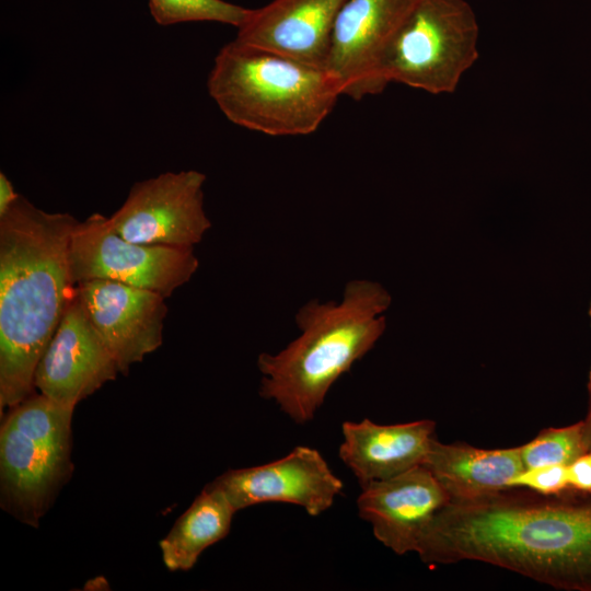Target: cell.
Instances as JSON below:
<instances>
[{
	"instance_id": "21",
	"label": "cell",
	"mask_w": 591,
	"mask_h": 591,
	"mask_svg": "<svg viewBox=\"0 0 591 591\" xmlns=\"http://www.w3.org/2000/svg\"><path fill=\"white\" fill-rule=\"evenodd\" d=\"M569 487L591 493V452H586L567 466Z\"/></svg>"
},
{
	"instance_id": "3",
	"label": "cell",
	"mask_w": 591,
	"mask_h": 591,
	"mask_svg": "<svg viewBox=\"0 0 591 591\" xmlns=\"http://www.w3.org/2000/svg\"><path fill=\"white\" fill-rule=\"evenodd\" d=\"M391 302L381 283L352 279L340 302L303 304L294 315L300 335L277 354L257 358L259 395L296 424L313 420L333 384L383 335Z\"/></svg>"
},
{
	"instance_id": "12",
	"label": "cell",
	"mask_w": 591,
	"mask_h": 591,
	"mask_svg": "<svg viewBox=\"0 0 591 591\" xmlns=\"http://www.w3.org/2000/svg\"><path fill=\"white\" fill-rule=\"evenodd\" d=\"M74 292L119 373L127 375L162 345L167 306L160 293L106 279L78 282Z\"/></svg>"
},
{
	"instance_id": "22",
	"label": "cell",
	"mask_w": 591,
	"mask_h": 591,
	"mask_svg": "<svg viewBox=\"0 0 591 591\" xmlns=\"http://www.w3.org/2000/svg\"><path fill=\"white\" fill-rule=\"evenodd\" d=\"M19 194L14 190V187L8 176L0 173V217H2L11 208L14 201L19 198Z\"/></svg>"
},
{
	"instance_id": "6",
	"label": "cell",
	"mask_w": 591,
	"mask_h": 591,
	"mask_svg": "<svg viewBox=\"0 0 591 591\" xmlns=\"http://www.w3.org/2000/svg\"><path fill=\"white\" fill-rule=\"evenodd\" d=\"M479 26L465 0H417L390 47L385 77L433 95L454 93L477 61Z\"/></svg>"
},
{
	"instance_id": "11",
	"label": "cell",
	"mask_w": 591,
	"mask_h": 591,
	"mask_svg": "<svg viewBox=\"0 0 591 591\" xmlns=\"http://www.w3.org/2000/svg\"><path fill=\"white\" fill-rule=\"evenodd\" d=\"M118 373L113 355L73 292L37 363L35 389L59 404L76 407Z\"/></svg>"
},
{
	"instance_id": "1",
	"label": "cell",
	"mask_w": 591,
	"mask_h": 591,
	"mask_svg": "<svg viewBox=\"0 0 591 591\" xmlns=\"http://www.w3.org/2000/svg\"><path fill=\"white\" fill-rule=\"evenodd\" d=\"M416 553L428 565L480 561L557 590L591 591V493L511 486L450 501Z\"/></svg>"
},
{
	"instance_id": "5",
	"label": "cell",
	"mask_w": 591,
	"mask_h": 591,
	"mask_svg": "<svg viewBox=\"0 0 591 591\" xmlns=\"http://www.w3.org/2000/svg\"><path fill=\"white\" fill-rule=\"evenodd\" d=\"M74 407L38 393L1 415L0 503L37 528L73 472Z\"/></svg>"
},
{
	"instance_id": "10",
	"label": "cell",
	"mask_w": 591,
	"mask_h": 591,
	"mask_svg": "<svg viewBox=\"0 0 591 591\" xmlns=\"http://www.w3.org/2000/svg\"><path fill=\"white\" fill-rule=\"evenodd\" d=\"M235 511L264 502H283L317 517L328 510L344 484L314 448L299 445L276 461L229 470L209 483Z\"/></svg>"
},
{
	"instance_id": "15",
	"label": "cell",
	"mask_w": 591,
	"mask_h": 591,
	"mask_svg": "<svg viewBox=\"0 0 591 591\" xmlns=\"http://www.w3.org/2000/svg\"><path fill=\"white\" fill-rule=\"evenodd\" d=\"M434 430L430 419L396 425H379L368 418L345 421L338 456L364 486L424 465Z\"/></svg>"
},
{
	"instance_id": "18",
	"label": "cell",
	"mask_w": 591,
	"mask_h": 591,
	"mask_svg": "<svg viewBox=\"0 0 591 591\" xmlns=\"http://www.w3.org/2000/svg\"><path fill=\"white\" fill-rule=\"evenodd\" d=\"M586 452L582 420L566 427L546 428L520 447L524 468L568 466Z\"/></svg>"
},
{
	"instance_id": "9",
	"label": "cell",
	"mask_w": 591,
	"mask_h": 591,
	"mask_svg": "<svg viewBox=\"0 0 591 591\" xmlns=\"http://www.w3.org/2000/svg\"><path fill=\"white\" fill-rule=\"evenodd\" d=\"M205 182L206 175L195 170L137 182L108 221L130 242L193 247L211 227L204 208Z\"/></svg>"
},
{
	"instance_id": "7",
	"label": "cell",
	"mask_w": 591,
	"mask_h": 591,
	"mask_svg": "<svg viewBox=\"0 0 591 591\" xmlns=\"http://www.w3.org/2000/svg\"><path fill=\"white\" fill-rule=\"evenodd\" d=\"M73 285L106 279L169 298L199 267L193 247L147 245L120 236L108 218L93 213L74 225L69 244Z\"/></svg>"
},
{
	"instance_id": "14",
	"label": "cell",
	"mask_w": 591,
	"mask_h": 591,
	"mask_svg": "<svg viewBox=\"0 0 591 591\" xmlns=\"http://www.w3.org/2000/svg\"><path fill=\"white\" fill-rule=\"evenodd\" d=\"M347 0H273L248 9L235 40L325 69L336 18Z\"/></svg>"
},
{
	"instance_id": "13",
	"label": "cell",
	"mask_w": 591,
	"mask_h": 591,
	"mask_svg": "<svg viewBox=\"0 0 591 591\" xmlns=\"http://www.w3.org/2000/svg\"><path fill=\"white\" fill-rule=\"evenodd\" d=\"M361 488L357 499L360 518L370 523L375 538L397 555L416 552L425 529L451 501L424 465Z\"/></svg>"
},
{
	"instance_id": "8",
	"label": "cell",
	"mask_w": 591,
	"mask_h": 591,
	"mask_svg": "<svg viewBox=\"0 0 591 591\" xmlns=\"http://www.w3.org/2000/svg\"><path fill=\"white\" fill-rule=\"evenodd\" d=\"M417 0H347L332 33L325 70L340 94L356 101L390 84L385 62L393 39Z\"/></svg>"
},
{
	"instance_id": "2",
	"label": "cell",
	"mask_w": 591,
	"mask_h": 591,
	"mask_svg": "<svg viewBox=\"0 0 591 591\" xmlns=\"http://www.w3.org/2000/svg\"><path fill=\"white\" fill-rule=\"evenodd\" d=\"M69 213L19 196L0 217V412L34 394L37 363L74 292Z\"/></svg>"
},
{
	"instance_id": "20",
	"label": "cell",
	"mask_w": 591,
	"mask_h": 591,
	"mask_svg": "<svg viewBox=\"0 0 591 591\" xmlns=\"http://www.w3.org/2000/svg\"><path fill=\"white\" fill-rule=\"evenodd\" d=\"M511 486L524 487L543 495L559 494L570 488L568 470L564 465L524 468Z\"/></svg>"
},
{
	"instance_id": "24",
	"label": "cell",
	"mask_w": 591,
	"mask_h": 591,
	"mask_svg": "<svg viewBox=\"0 0 591 591\" xmlns=\"http://www.w3.org/2000/svg\"><path fill=\"white\" fill-rule=\"evenodd\" d=\"M589 316H590V321H591V302H590V306H589Z\"/></svg>"
},
{
	"instance_id": "16",
	"label": "cell",
	"mask_w": 591,
	"mask_h": 591,
	"mask_svg": "<svg viewBox=\"0 0 591 591\" xmlns=\"http://www.w3.org/2000/svg\"><path fill=\"white\" fill-rule=\"evenodd\" d=\"M451 501L470 500L511 487L524 470L520 447L479 449L436 438L424 463Z\"/></svg>"
},
{
	"instance_id": "19",
	"label": "cell",
	"mask_w": 591,
	"mask_h": 591,
	"mask_svg": "<svg viewBox=\"0 0 591 591\" xmlns=\"http://www.w3.org/2000/svg\"><path fill=\"white\" fill-rule=\"evenodd\" d=\"M149 8L160 25L217 22L239 27L248 11L224 0H149Z\"/></svg>"
},
{
	"instance_id": "23",
	"label": "cell",
	"mask_w": 591,
	"mask_h": 591,
	"mask_svg": "<svg viewBox=\"0 0 591 591\" xmlns=\"http://www.w3.org/2000/svg\"><path fill=\"white\" fill-rule=\"evenodd\" d=\"M589 394H590V406L587 417L582 420L583 424V439L587 448V452H591V370L589 375Z\"/></svg>"
},
{
	"instance_id": "4",
	"label": "cell",
	"mask_w": 591,
	"mask_h": 591,
	"mask_svg": "<svg viewBox=\"0 0 591 591\" xmlns=\"http://www.w3.org/2000/svg\"><path fill=\"white\" fill-rule=\"evenodd\" d=\"M207 90L231 123L274 137L313 134L341 96L325 69L235 39L216 55Z\"/></svg>"
},
{
	"instance_id": "17",
	"label": "cell",
	"mask_w": 591,
	"mask_h": 591,
	"mask_svg": "<svg viewBox=\"0 0 591 591\" xmlns=\"http://www.w3.org/2000/svg\"><path fill=\"white\" fill-rule=\"evenodd\" d=\"M235 512L219 489L206 485L160 541L166 568L189 570L206 548L228 535Z\"/></svg>"
}]
</instances>
